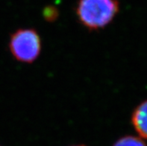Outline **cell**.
Instances as JSON below:
<instances>
[{
    "label": "cell",
    "instance_id": "obj_1",
    "mask_svg": "<svg viewBox=\"0 0 147 146\" xmlns=\"http://www.w3.org/2000/svg\"><path fill=\"white\" fill-rule=\"evenodd\" d=\"M118 0H79L76 12L78 20L90 31L109 25L119 11Z\"/></svg>",
    "mask_w": 147,
    "mask_h": 146
},
{
    "label": "cell",
    "instance_id": "obj_2",
    "mask_svg": "<svg viewBox=\"0 0 147 146\" xmlns=\"http://www.w3.org/2000/svg\"><path fill=\"white\" fill-rule=\"evenodd\" d=\"M9 49L17 61L22 63H33L40 53V37L32 28L18 29L11 35Z\"/></svg>",
    "mask_w": 147,
    "mask_h": 146
},
{
    "label": "cell",
    "instance_id": "obj_3",
    "mask_svg": "<svg viewBox=\"0 0 147 146\" xmlns=\"http://www.w3.org/2000/svg\"><path fill=\"white\" fill-rule=\"evenodd\" d=\"M131 123L137 133L147 139V100L134 109L131 116Z\"/></svg>",
    "mask_w": 147,
    "mask_h": 146
},
{
    "label": "cell",
    "instance_id": "obj_4",
    "mask_svg": "<svg viewBox=\"0 0 147 146\" xmlns=\"http://www.w3.org/2000/svg\"><path fill=\"white\" fill-rule=\"evenodd\" d=\"M113 146H147L144 141L134 136H125L118 139Z\"/></svg>",
    "mask_w": 147,
    "mask_h": 146
},
{
    "label": "cell",
    "instance_id": "obj_5",
    "mask_svg": "<svg viewBox=\"0 0 147 146\" xmlns=\"http://www.w3.org/2000/svg\"><path fill=\"white\" fill-rule=\"evenodd\" d=\"M43 13L44 18L49 22L55 20L58 16V10L53 6H49V7H45Z\"/></svg>",
    "mask_w": 147,
    "mask_h": 146
},
{
    "label": "cell",
    "instance_id": "obj_6",
    "mask_svg": "<svg viewBox=\"0 0 147 146\" xmlns=\"http://www.w3.org/2000/svg\"><path fill=\"white\" fill-rule=\"evenodd\" d=\"M73 146H86L84 145H73Z\"/></svg>",
    "mask_w": 147,
    "mask_h": 146
}]
</instances>
